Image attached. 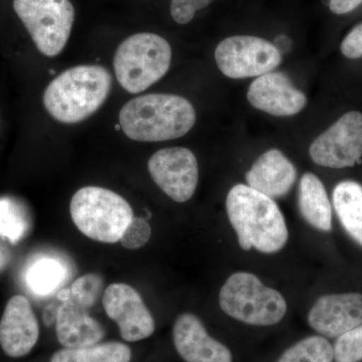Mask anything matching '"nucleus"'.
<instances>
[{"label":"nucleus","instance_id":"1","mask_svg":"<svg viewBox=\"0 0 362 362\" xmlns=\"http://www.w3.org/2000/svg\"><path fill=\"white\" fill-rule=\"evenodd\" d=\"M228 221L244 251L280 252L289 240L284 216L273 199L249 185L230 188L226 201Z\"/></svg>","mask_w":362,"mask_h":362},{"label":"nucleus","instance_id":"2","mask_svg":"<svg viewBox=\"0 0 362 362\" xmlns=\"http://www.w3.org/2000/svg\"><path fill=\"white\" fill-rule=\"evenodd\" d=\"M197 113L185 98L173 94H148L126 103L119 123L130 139L161 142L177 139L194 126Z\"/></svg>","mask_w":362,"mask_h":362},{"label":"nucleus","instance_id":"3","mask_svg":"<svg viewBox=\"0 0 362 362\" xmlns=\"http://www.w3.org/2000/svg\"><path fill=\"white\" fill-rule=\"evenodd\" d=\"M111 88V74L104 66H74L59 74L47 86L44 93L45 108L59 122H82L103 106Z\"/></svg>","mask_w":362,"mask_h":362},{"label":"nucleus","instance_id":"4","mask_svg":"<svg viewBox=\"0 0 362 362\" xmlns=\"http://www.w3.org/2000/svg\"><path fill=\"white\" fill-rule=\"evenodd\" d=\"M70 213L83 235L104 244L120 242L134 218L129 202L116 192L100 187L78 189L71 197Z\"/></svg>","mask_w":362,"mask_h":362},{"label":"nucleus","instance_id":"5","mask_svg":"<svg viewBox=\"0 0 362 362\" xmlns=\"http://www.w3.org/2000/svg\"><path fill=\"white\" fill-rule=\"evenodd\" d=\"M171 51L168 40L152 33H140L119 45L114 70L119 84L131 94H138L161 80L170 68Z\"/></svg>","mask_w":362,"mask_h":362},{"label":"nucleus","instance_id":"6","mask_svg":"<svg viewBox=\"0 0 362 362\" xmlns=\"http://www.w3.org/2000/svg\"><path fill=\"white\" fill-rule=\"evenodd\" d=\"M218 303L226 315L252 326L276 325L287 313V302L250 272H237L226 281Z\"/></svg>","mask_w":362,"mask_h":362},{"label":"nucleus","instance_id":"7","mask_svg":"<svg viewBox=\"0 0 362 362\" xmlns=\"http://www.w3.org/2000/svg\"><path fill=\"white\" fill-rule=\"evenodd\" d=\"M13 8L42 54L63 52L75 21L70 0H13Z\"/></svg>","mask_w":362,"mask_h":362},{"label":"nucleus","instance_id":"8","mask_svg":"<svg viewBox=\"0 0 362 362\" xmlns=\"http://www.w3.org/2000/svg\"><path fill=\"white\" fill-rule=\"evenodd\" d=\"M214 59L226 77L239 80L275 70L282 62V54L273 42L262 37L233 35L218 45Z\"/></svg>","mask_w":362,"mask_h":362},{"label":"nucleus","instance_id":"9","mask_svg":"<svg viewBox=\"0 0 362 362\" xmlns=\"http://www.w3.org/2000/svg\"><path fill=\"white\" fill-rule=\"evenodd\" d=\"M309 154L314 163L322 168H352L361 162L362 113L350 111L344 114L314 140Z\"/></svg>","mask_w":362,"mask_h":362},{"label":"nucleus","instance_id":"10","mask_svg":"<svg viewBox=\"0 0 362 362\" xmlns=\"http://www.w3.org/2000/svg\"><path fill=\"white\" fill-rule=\"evenodd\" d=\"M148 171L157 187L180 204L194 197L199 185V162L194 152L185 147L158 150L150 157Z\"/></svg>","mask_w":362,"mask_h":362},{"label":"nucleus","instance_id":"11","mask_svg":"<svg viewBox=\"0 0 362 362\" xmlns=\"http://www.w3.org/2000/svg\"><path fill=\"white\" fill-rule=\"evenodd\" d=\"M107 315L115 321L125 341L136 342L151 337L156 321L134 288L125 283H114L103 294Z\"/></svg>","mask_w":362,"mask_h":362},{"label":"nucleus","instance_id":"12","mask_svg":"<svg viewBox=\"0 0 362 362\" xmlns=\"http://www.w3.org/2000/svg\"><path fill=\"white\" fill-rule=\"evenodd\" d=\"M247 99L257 110L272 116L297 115L307 105L303 92L293 86L288 76L270 71L257 77L247 89Z\"/></svg>","mask_w":362,"mask_h":362},{"label":"nucleus","instance_id":"13","mask_svg":"<svg viewBox=\"0 0 362 362\" xmlns=\"http://www.w3.org/2000/svg\"><path fill=\"white\" fill-rule=\"evenodd\" d=\"M308 323L323 337H341L362 324V294L340 293L321 296L309 311Z\"/></svg>","mask_w":362,"mask_h":362},{"label":"nucleus","instance_id":"14","mask_svg":"<svg viewBox=\"0 0 362 362\" xmlns=\"http://www.w3.org/2000/svg\"><path fill=\"white\" fill-rule=\"evenodd\" d=\"M40 337V326L30 301L21 295L7 302L0 320V346L7 356H28Z\"/></svg>","mask_w":362,"mask_h":362},{"label":"nucleus","instance_id":"15","mask_svg":"<svg viewBox=\"0 0 362 362\" xmlns=\"http://www.w3.org/2000/svg\"><path fill=\"white\" fill-rule=\"evenodd\" d=\"M176 351L187 362H233L230 350L207 333L199 317L183 313L173 325Z\"/></svg>","mask_w":362,"mask_h":362},{"label":"nucleus","instance_id":"16","mask_svg":"<svg viewBox=\"0 0 362 362\" xmlns=\"http://www.w3.org/2000/svg\"><path fill=\"white\" fill-rule=\"evenodd\" d=\"M296 180L297 170L294 164L278 149L264 152L246 173L250 187L273 199L285 197Z\"/></svg>","mask_w":362,"mask_h":362},{"label":"nucleus","instance_id":"17","mask_svg":"<svg viewBox=\"0 0 362 362\" xmlns=\"http://www.w3.org/2000/svg\"><path fill=\"white\" fill-rule=\"evenodd\" d=\"M88 309L69 296L57 310V337L65 349H84L103 339V326L90 315Z\"/></svg>","mask_w":362,"mask_h":362},{"label":"nucleus","instance_id":"18","mask_svg":"<svg viewBox=\"0 0 362 362\" xmlns=\"http://www.w3.org/2000/svg\"><path fill=\"white\" fill-rule=\"evenodd\" d=\"M298 206L302 218L321 232L332 230V206L322 181L313 173H305L299 183Z\"/></svg>","mask_w":362,"mask_h":362},{"label":"nucleus","instance_id":"19","mask_svg":"<svg viewBox=\"0 0 362 362\" xmlns=\"http://www.w3.org/2000/svg\"><path fill=\"white\" fill-rule=\"evenodd\" d=\"M332 202L343 228L362 247L361 185L354 180L341 181L333 190Z\"/></svg>","mask_w":362,"mask_h":362},{"label":"nucleus","instance_id":"20","mask_svg":"<svg viewBox=\"0 0 362 362\" xmlns=\"http://www.w3.org/2000/svg\"><path fill=\"white\" fill-rule=\"evenodd\" d=\"M130 347L120 342L98 343L84 349H63L52 356L51 362H130Z\"/></svg>","mask_w":362,"mask_h":362},{"label":"nucleus","instance_id":"21","mask_svg":"<svg viewBox=\"0 0 362 362\" xmlns=\"http://www.w3.org/2000/svg\"><path fill=\"white\" fill-rule=\"evenodd\" d=\"M66 277L65 266L54 258L44 257L28 267L25 283L33 294L47 296L56 291Z\"/></svg>","mask_w":362,"mask_h":362},{"label":"nucleus","instance_id":"22","mask_svg":"<svg viewBox=\"0 0 362 362\" xmlns=\"http://www.w3.org/2000/svg\"><path fill=\"white\" fill-rule=\"evenodd\" d=\"M333 346L323 337H309L286 350L278 362H333Z\"/></svg>","mask_w":362,"mask_h":362},{"label":"nucleus","instance_id":"23","mask_svg":"<svg viewBox=\"0 0 362 362\" xmlns=\"http://www.w3.org/2000/svg\"><path fill=\"white\" fill-rule=\"evenodd\" d=\"M25 225L20 204L8 197L0 199V235L18 242L25 232Z\"/></svg>","mask_w":362,"mask_h":362},{"label":"nucleus","instance_id":"24","mask_svg":"<svg viewBox=\"0 0 362 362\" xmlns=\"http://www.w3.org/2000/svg\"><path fill=\"white\" fill-rule=\"evenodd\" d=\"M335 362L362 361V324L337 337L334 347Z\"/></svg>","mask_w":362,"mask_h":362},{"label":"nucleus","instance_id":"25","mask_svg":"<svg viewBox=\"0 0 362 362\" xmlns=\"http://www.w3.org/2000/svg\"><path fill=\"white\" fill-rule=\"evenodd\" d=\"M103 278L97 274H87L82 276L71 285L70 297L84 306L92 307L96 303L98 297L103 289Z\"/></svg>","mask_w":362,"mask_h":362},{"label":"nucleus","instance_id":"26","mask_svg":"<svg viewBox=\"0 0 362 362\" xmlns=\"http://www.w3.org/2000/svg\"><path fill=\"white\" fill-rule=\"evenodd\" d=\"M151 237V226L141 218H133L126 228L120 243L128 250H137L145 246Z\"/></svg>","mask_w":362,"mask_h":362},{"label":"nucleus","instance_id":"27","mask_svg":"<svg viewBox=\"0 0 362 362\" xmlns=\"http://www.w3.org/2000/svg\"><path fill=\"white\" fill-rule=\"evenodd\" d=\"M214 0H171L170 13L175 23L187 25L195 13L206 8Z\"/></svg>","mask_w":362,"mask_h":362},{"label":"nucleus","instance_id":"28","mask_svg":"<svg viewBox=\"0 0 362 362\" xmlns=\"http://www.w3.org/2000/svg\"><path fill=\"white\" fill-rule=\"evenodd\" d=\"M340 49L345 58H362V23L350 30L349 35L342 40Z\"/></svg>","mask_w":362,"mask_h":362},{"label":"nucleus","instance_id":"29","mask_svg":"<svg viewBox=\"0 0 362 362\" xmlns=\"http://www.w3.org/2000/svg\"><path fill=\"white\" fill-rule=\"evenodd\" d=\"M362 4V0H329V8L333 13L341 16L351 13Z\"/></svg>","mask_w":362,"mask_h":362},{"label":"nucleus","instance_id":"30","mask_svg":"<svg viewBox=\"0 0 362 362\" xmlns=\"http://www.w3.org/2000/svg\"><path fill=\"white\" fill-rule=\"evenodd\" d=\"M9 255L6 249L0 245V270L4 268L8 263Z\"/></svg>","mask_w":362,"mask_h":362}]
</instances>
